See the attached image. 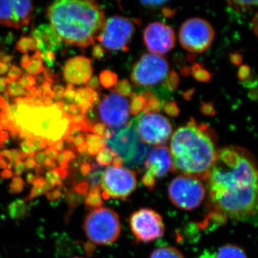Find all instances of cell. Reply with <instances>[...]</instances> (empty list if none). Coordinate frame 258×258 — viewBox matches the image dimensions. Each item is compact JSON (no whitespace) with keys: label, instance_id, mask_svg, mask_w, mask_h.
Returning <instances> with one entry per match:
<instances>
[{"label":"cell","instance_id":"obj_1","mask_svg":"<svg viewBox=\"0 0 258 258\" xmlns=\"http://www.w3.org/2000/svg\"><path fill=\"white\" fill-rule=\"evenodd\" d=\"M210 201L219 215L246 220L257 212V171L248 151L227 147L217 153L208 177Z\"/></svg>","mask_w":258,"mask_h":258},{"label":"cell","instance_id":"obj_2","mask_svg":"<svg viewBox=\"0 0 258 258\" xmlns=\"http://www.w3.org/2000/svg\"><path fill=\"white\" fill-rule=\"evenodd\" d=\"M217 139L207 124H200L193 118L179 127L171 139L172 170L181 175L207 179L216 160Z\"/></svg>","mask_w":258,"mask_h":258},{"label":"cell","instance_id":"obj_3","mask_svg":"<svg viewBox=\"0 0 258 258\" xmlns=\"http://www.w3.org/2000/svg\"><path fill=\"white\" fill-rule=\"evenodd\" d=\"M51 27L62 41L79 47L94 45L104 25V11L96 2L60 0L47 9Z\"/></svg>","mask_w":258,"mask_h":258},{"label":"cell","instance_id":"obj_4","mask_svg":"<svg viewBox=\"0 0 258 258\" xmlns=\"http://www.w3.org/2000/svg\"><path fill=\"white\" fill-rule=\"evenodd\" d=\"M19 129L33 137L55 144L67 139L74 128L72 116L62 109V102L50 106H30L25 104L10 106Z\"/></svg>","mask_w":258,"mask_h":258},{"label":"cell","instance_id":"obj_5","mask_svg":"<svg viewBox=\"0 0 258 258\" xmlns=\"http://www.w3.org/2000/svg\"><path fill=\"white\" fill-rule=\"evenodd\" d=\"M83 229L88 240L98 245H108L119 237L121 225L118 214L111 208L99 207L88 214Z\"/></svg>","mask_w":258,"mask_h":258},{"label":"cell","instance_id":"obj_6","mask_svg":"<svg viewBox=\"0 0 258 258\" xmlns=\"http://www.w3.org/2000/svg\"><path fill=\"white\" fill-rule=\"evenodd\" d=\"M106 142L110 149L130 166L142 164L149 151L139 139L133 120L123 128L113 129V135Z\"/></svg>","mask_w":258,"mask_h":258},{"label":"cell","instance_id":"obj_7","mask_svg":"<svg viewBox=\"0 0 258 258\" xmlns=\"http://www.w3.org/2000/svg\"><path fill=\"white\" fill-rule=\"evenodd\" d=\"M168 195L171 203L184 210L198 208L206 195V188L201 179L195 176H176L168 187Z\"/></svg>","mask_w":258,"mask_h":258},{"label":"cell","instance_id":"obj_8","mask_svg":"<svg viewBox=\"0 0 258 258\" xmlns=\"http://www.w3.org/2000/svg\"><path fill=\"white\" fill-rule=\"evenodd\" d=\"M134 30L131 19L116 15L107 19L96 39L107 50L128 52Z\"/></svg>","mask_w":258,"mask_h":258},{"label":"cell","instance_id":"obj_9","mask_svg":"<svg viewBox=\"0 0 258 258\" xmlns=\"http://www.w3.org/2000/svg\"><path fill=\"white\" fill-rule=\"evenodd\" d=\"M169 70V62L162 56L144 53L134 64L131 79L137 86L152 87L167 78Z\"/></svg>","mask_w":258,"mask_h":258},{"label":"cell","instance_id":"obj_10","mask_svg":"<svg viewBox=\"0 0 258 258\" xmlns=\"http://www.w3.org/2000/svg\"><path fill=\"white\" fill-rule=\"evenodd\" d=\"M215 30L204 19L194 18L186 20L179 30V42L185 50L193 53H203L211 46Z\"/></svg>","mask_w":258,"mask_h":258},{"label":"cell","instance_id":"obj_11","mask_svg":"<svg viewBox=\"0 0 258 258\" xmlns=\"http://www.w3.org/2000/svg\"><path fill=\"white\" fill-rule=\"evenodd\" d=\"M133 121L139 139L149 145L159 147L167 142L172 134L169 120L158 113H142Z\"/></svg>","mask_w":258,"mask_h":258},{"label":"cell","instance_id":"obj_12","mask_svg":"<svg viewBox=\"0 0 258 258\" xmlns=\"http://www.w3.org/2000/svg\"><path fill=\"white\" fill-rule=\"evenodd\" d=\"M101 186L108 198L125 200L137 189V175L123 166H108L102 174Z\"/></svg>","mask_w":258,"mask_h":258},{"label":"cell","instance_id":"obj_13","mask_svg":"<svg viewBox=\"0 0 258 258\" xmlns=\"http://www.w3.org/2000/svg\"><path fill=\"white\" fill-rule=\"evenodd\" d=\"M129 225L132 233L139 242H149L160 238L165 227L162 217L152 209L143 208L131 215Z\"/></svg>","mask_w":258,"mask_h":258},{"label":"cell","instance_id":"obj_14","mask_svg":"<svg viewBox=\"0 0 258 258\" xmlns=\"http://www.w3.org/2000/svg\"><path fill=\"white\" fill-rule=\"evenodd\" d=\"M98 113L102 121L110 128H123L129 122L128 100L115 91H111L99 101Z\"/></svg>","mask_w":258,"mask_h":258},{"label":"cell","instance_id":"obj_15","mask_svg":"<svg viewBox=\"0 0 258 258\" xmlns=\"http://www.w3.org/2000/svg\"><path fill=\"white\" fill-rule=\"evenodd\" d=\"M144 165L146 173L142 182L149 189H153L157 180L161 179L169 171H172V159L169 148L159 146L149 152Z\"/></svg>","mask_w":258,"mask_h":258},{"label":"cell","instance_id":"obj_16","mask_svg":"<svg viewBox=\"0 0 258 258\" xmlns=\"http://www.w3.org/2000/svg\"><path fill=\"white\" fill-rule=\"evenodd\" d=\"M144 40L148 50L152 54L163 55L174 48L175 33L169 25L155 22L148 25L144 32Z\"/></svg>","mask_w":258,"mask_h":258},{"label":"cell","instance_id":"obj_17","mask_svg":"<svg viewBox=\"0 0 258 258\" xmlns=\"http://www.w3.org/2000/svg\"><path fill=\"white\" fill-rule=\"evenodd\" d=\"M33 9L30 1H0V25L16 30L26 26Z\"/></svg>","mask_w":258,"mask_h":258},{"label":"cell","instance_id":"obj_18","mask_svg":"<svg viewBox=\"0 0 258 258\" xmlns=\"http://www.w3.org/2000/svg\"><path fill=\"white\" fill-rule=\"evenodd\" d=\"M92 62L88 57L76 56L67 61L63 70L64 79L69 84H86L92 78Z\"/></svg>","mask_w":258,"mask_h":258},{"label":"cell","instance_id":"obj_19","mask_svg":"<svg viewBox=\"0 0 258 258\" xmlns=\"http://www.w3.org/2000/svg\"><path fill=\"white\" fill-rule=\"evenodd\" d=\"M32 35L36 42V48L42 54H45L47 51L54 52V51L58 50L62 45V40L50 25H40L33 30Z\"/></svg>","mask_w":258,"mask_h":258},{"label":"cell","instance_id":"obj_20","mask_svg":"<svg viewBox=\"0 0 258 258\" xmlns=\"http://www.w3.org/2000/svg\"><path fill=\"white\" fill-rule=\"evenodd\" d=\"M75 91L74 104L79 107L82 114H86L92 109L95 104L99 103V96L96 91L88 88H79Z\"/></svg>","mask_w":258,"mask_h":258},{"label":"cell","instance_id":"obj_21","mask_svg":"<svg viewBox=\"0 0 258 258\" xmlns=\"http://www.w3.org/2000/svg\"><path fill=\"white\" fill-rule=\"evenodd\" d=\"M215 258H247V254L239 246L227 244L222 246L217 251Z\"/></svg>","mask_w":258,"mask_h":258},{"label":"cell","instance_id":"obj_22","mask_svg":"<svg viewBox=\"0 0 258 258\" xmlns=\"http://www.w3.org/2000/svg\"><path fill=\"white\" fill-rule=\"evenodd\" d=\"M86 143L87 144L88 152L91 155H96L106 146V139L104 137H99L94 134L87 135Z\"/></svg>","mask_w":258,"mask_h":258},{"label":"cell","instance_id":"obj_23","mask_svg":"<svg viewBox=\"0 0 258 258\" xmlns=\"http://www.w3.org/2000/svg\"><path fill=\"white\" fill-rule=\"evenodd\" d=\"M149 258H184V255L174 247L165 246L154 249Z\"/></svg>","mask_w":258,"mask_h":258},{"label":"cell","instance_id":"obj_24","mask_svg":"<svg viewBox=\"0 0 258 258\" xmlns=\"http://www.w3.org/2000/svg\"><path fill=\"white\" fill-rule=\"evenodd\" d=\"M191 73L193 77L200 82L208 83L212 77L211 73L205 69L203 64H194L191 69Z\"/></svg>","mask_w":258,"mask_h":258},{"label":"cell","instance_id":"obj_25","mask_svg":"<svg viewBox=\"0 0 258 258\" xmlns=\"http://www.w3.org/2000/svg\"><path fill=\"white\" fill-rule=\"evenodd\" d=\"M99 82L103 88L109 89L114 87L118 83V76L111 71L104 70L100 74Z\"/></svg>","mask_w":258,"mask_h":258},{"label":"cell","instance_id":"obj_26","mask_svg":"<svg viewBox=\"0 0 258 258\" xmlns=\"http://www.w3.org/2000/svg\"><path fill=\"white\" fill-rule=\"evenodd\" d=\"M147 106V101L143 96L139 95H133L132 103L129 106V111L132 115H138L141 112L144 111Z\"/></svg>","mask_w":258,"mask_h":258},{"label":"cell","instance_id":"obj_27","mask_svg":"<svg viewBox=\"0 0 258 258\" xmlns=\"http://www.w3.org/2000/svg\"><path fill=\"white\" fill-rule=\"evenodd\" d=\"M30 76H37L43 72L45 68L42 61L31 60L28 63L22 64Z\"/></svg>","mask_w":258,"mask_h":258},{"label":"cell","instance_id":"obj_28","mask_svg":"<svg viewBox=\"0 0 258 258\" xmlns=\"http://www.w3.org/2000/svg\"><path fill=\"white\" fill-rule=\"evenodd\" d=\"M229 7L240 13L247 12L257 5V1H228Z\"/></svg>","mask_w":258,"mask_h":258},{"label":"cell","instance_id":"obj_29","mask_svg":"<svg viewBox=\"0 0 258 258\" xmlns=\"http://www.w3.org/2000/svg\"><path fill=\"white\" fill-rule=\"evenodd\" d=\"M115 92L123 97L132 96L134 95L132 86L126 79H123L116 83L115 86Z\"/></svg>","mask_w":258,"mask_h":258},{"label":"cell","instance_id":"obj_30","mask_svg":"<svg viewBox=\"0 0 258 258\" xmlns=\"http://www.w3.org/2000/svg\"><path fill=\"white\" fill-rule=\"evenodd\" d=\"M179 83V75L175 71L172 70L168 74L167 78L162 82V86L165 87L168 91H175L176 88H178Z\"/></svg>","mask_w":258,"mask_h":258},{"label":"cell","instance_id":"obj_31","mask_svg":"<svg viewBox=\"0 0 258 258\" xmlns=\"http://www.w3.org/2000/svg\"><path fill=\"white\" fill-rule=\"evenodd\" d=\"M116 157V154L108 148H104L98 153L97 161L99 164L104 166H110L113 157Z\"/></svg>","mask_w":258,"mask_h":258},{"label":"cell","instance_id":"obj_32","mask_svg":"<svg viewBox=\"0 0 258 258\" xmlns=\"http://www.w3.org/2000/svg\"><path fill=\"white\" fill-rule=\"evenodd\" d=\"M162 103L157 96H154L147 101V106L144 110V113H156L160 111Z\"/></svg>","mask_w":258,"mask_h":258},{"label":"cell","instance_id":"obj_33","mask_svg":"<svg viewBox=\"0 0 258 258\" xmlns=\"http://www.w3.org/2000/svg\"><path fill=\"white\" fill-rule=\"evenodd\" d=\"M7 90H8V93H9L10 96L12 97H20L26 96L30 97L28 96V93L26 92L25 90L20 87L18 84V83H12L8 84V86H7Z\"/></svg>","mask_w":258,"mask_h":258},{"label":"cell","instance_id":"obj_34","mask_svg":"<svg viewBox=\"0 0 258 258\" xmlns=\"http://www.w3.org/2000/svg\"><path fill=\"white\" fill-rule=\"evenodd\" d=\"M164 111L166 114L170 115L171 117H176L179 115L180 110L176 102L173 101H168L164 103Z\"/></svg>","mask_w":258,"mask_h":258},{"label":"cell","instance_id":"obj_35","mask_svg":"<svg viewBox=\"0 0 258 258\" xmlns=\"http://www.w3.org/2000/svg\"><path fill=\"white\" fill-rule=\"evenodd\" d=\"M23 76V71L21 69H19L16 66H12L11 69L8 71V79L10 81V83H16L20 78Z\"/></svg>","mask_w":258,"mask_h":258},{"label":"cell","instance_id":"obj_36","mask_svg":"<svg viewBox=\"0 0 258 258\" xmlns=\"http://www.w3.org/2000/svg\"><path fill=\"white\" fill-rule=\"evenodd\" d=\"M140 3L144 8H149V9H158L161 8L163 5L167 4L169 2L165 0H161V1L155 0V1H142Z\"/></svg>","mask_w":258,"mask_h":258},{"label":"cell","instance_id":"obj_37","mask_svg":"<svg viewBox=\"0 0 258 258\" xmlns=\"http://www.w3.org/2000/svg\"><path fill=\"white\" fill-rule=\"evenodd\" d=\"M251 69L249 66L247 64H243V66H240V69L238 70L237 72V78H238L240 81H245L246 80L248 79L249 76H250Z\"/></svg>","mask_w":258,"mask_h":258},{"label":"cell","instance_id":"obj_38","mask_svg":"<svg viewBox=\"0 0 258 258\" xmlns=\"http://www.w3.org/2000/svg\"><path fill=\"white\" fill-rule=\"evenodd\" d=\"M201 111L204 115L208 116H213L216 115V110H215L214 105L212 103H205L203 102L201 105Z\"/></svg>","mask_w":258,"mask_h":258},{"label":"cell","instance_id":"obj_39","mask_svg":"<svg viewBox=\"0 0 258 258\" xmlns=\"http://www.w3.org/2000/svg\"><path fill=\"white\" fill-rule=\"evenodd\" d=\"M17 50L25 55L28 53V37H23L18 40L17 43Z\"/></svg>","mask_w":258,"mask_h":258},{"label":"cell","instance_id":"obj_40","mask_svg":"<svg viewBox=\"0 0 258 258\" xmlns=\"http://www.w3.org/2000/svg\"><path fill=\"white\" fill-rule=\"evenodd\" d=\"M106 125L104 123H97L93 125L91 132L94 134V135L103 137L105 132H106Z\"/></svg>","mask_w":258,"mask_h":258},{"label":"cell","instance_id":"obj_41","mask_svg":"<svg viewBox=\"0 0 258 258\" xmlns=\"http://www.w3.org/2000/svg\"><path fill=\"white\" fill-rule=\"evenodd\" d=\"M92 55L98 60H101L105 55V50L101 45H95L93 47Z\"/></svg>","mask_w":258,"mask_h":258},{"label":"cell","instance_id":"obj_42","mask_svg":"<svg viewBox=\"0 0 258 258\" xmlns=\"http://www.w3.org/2000/svg\"><path fill=\"white\" fill-rule=\"evenodd\" d=\"M230 60L235 66H241L243 61V57L239 52H232L230 54Z\"/></svg>","mask_w":258,"mask_h":258},{"label":"cell","instance_id":"obj_43","mask_svg":"<svg viewBox=\"0 0 258 258\" xmlns=\"http://www.w3.org/2000/svg\"><path fill=\"white\" fill-rule=\"evenodd\" d=\"M44 55V61H45L49 67H52L55 63V54L51 51H47Z\"/></svg>","mask_w":258,"mask_h":258},{"label":"cell","instance_id":"obj_44","mask_svg":"<svg viewBox=\"0 0 258 258\" xmlns=\"http://www.w3.org/2000/svg\"><path fill=\"white\" fill-rule=\"evenodd\" d=\"M86 86H87L86 88H90V89L93 90V91L98 89V88H100L99 79H98L97 76H93V77L91 78V79L89 80V81L86 83Z\"/></svg>","mask_w":258,"mask_h":258},{"label":"cell","instance_id":"obj_45","mask_svg":"<svg viewBox=\"0 0 258 258\" xmlns=\"http://www.w3.org/2000/svg\"><path fill=\"white\" fill-rule=\"evenodd\" d=\"M64 88L62 86H56L53 88L52 91L55 93V98L57 101H60L61 98H63Z\"/></svg>","mask_w":258,"mask_h":258},{"label":"cell","instance_id":"obj_46","mask_svg":"<svg viewBox=\"0 0 258 258\" xmlns=\"http://www.w3.org/2000/svg\"><path fill=\"white\" fill-rule=\"evenodd\" d=\"M176 11V10L171 9V8H169V7H164L162 10H161V13H162L163 16H164V18H171L175 15Z\"/></svg>","mask_w":258,"mask_h":258},{"label":"cell","instance_id":"obj_47","mask_svg":"<svg viewBox=\"0 0 258 258\" xmlns=\"http://www.w3.org/2000/svg\"><path fill=\"white\" fill-rule=\"evenodd\" d=\"M76 88L73 90H64L63 98H66L68 101L74 102L75 96H76Z\"/></svg>","mask_w":258,"mask_h":258},{"label":"cell","instance_id":"obj_48","mask_svg":"<svg viewBox=\"0 0 258 258\" xmlns=\"http://www.w3.org/2000/svg\"><path fill=\"white\" fill-rule=\"evenodd\" d=\"M44 74H45V78L47 82H55V76L52 74L50 69H47L44 70Z\"/></svg>","mask_w":258,"mask_h":258},{"label":"cell","instance_id":"obj_49","mask_svg":"<svg viewBox=\"0 0 258 258\" xmlns=\"http://www.w3.org/2000/svg\"><path fill=\"white\" fill-rule=\"evenodd\" d=\"M18 84L22 88L26 91L28 88V79H27V76H23L20 79L18 80Z\"/></svg>","mask_w":258,"mask_h":258},{"label":"cell","instance_id":"obj_50","mask_svg":"<svg viewBox=\"0 0 258 258\" xmlns=\"http://www.w3.org/2000/svg\"><path fill=\"white\" fill-rule=\"evenodd\" d=\"M242 85L247 88H257L256 87V86H257V80H254V81H253V80L252 79H247L245 81H244V82L242 83Z\"/></svg>","mask_w":258,"mask_h":258},{"label":"cell","instance_id":"obj_51","mask_svg":"<svg viewBox=\"0 0 258 258\" xmlns=\"http://www.w3.org/2000/svg\"><path fill=\"white\" fill-rule=\"evenodd\" d=\"M85 139H86V138H85L83 134H79V135L74 137V142L75 144H76L77 146H80L85 143Z\"/></svg>","mask_w":258,"mask_h":258},{"label":"cell","instance_id":"obj_52","mask_svg":"<svg viewBox=\"0 0 258 258\" xmlns=\"http://www.w3.org/2000/svg\"><path fill=\"white\" fill-rule=\"evenodd\" d=\"M28 49L29 51H34L36 50V42L32 37H28Z\"/></svg>","mask_w":258,"mask_h":258},{"label":"cell","instance_id":"obj_53","mask_svg":"<svg viewBox=\"0 0 258 258\" xmlns=\"http://www.w3.org/2000/svg\"><path fill=\"white\" fill-rule=\"evenodd\" d=\"M7 83L6 78H0V93L5 92L7 89Z\"/></svg>","mask_w":258,"mask_h":258},{"label":"cell","instance_id":"obj_54","mask_svg":"<svg viewBox=\"0 0 258 258\" xmlns=\"http://www.w3.org/2000/svg\"><path fill=\"white\" fill-rule=\"evenodd\" d=\"M9 71V66L8 64L5 63V62L0 61V76L4 75Z\"/></svg>","mask_w":258,"mask_h":258},{"label":"cell","instance_id":"obj_55","mask_svg":"<svg viewBox=\"0 0 258 258\" xmlns=\"http://www.w3.org/2000/svg\"><path fill=\"white\" fill-rule=\"evenodd\" d=\"M257 13H255L252 18V29L255 36H257Z\"/></svg>","mask_w":258,"mask_h":258},{"label":"cell","instance_id":"obj_56","mask_svg":"<svg viewBox=\"0 0 258 258\" xmlns=\"http://www.w3.org/2000/svg\"><path fill=\"white\" fill-rule=\"evenodd\" d=\"M195 89L189 90V91H186V92L182 93L183 96H184V99L189 101L192 98L194 93H195Z\"/></svg>","mask_w":258,"mask_h":258},{"label":"cell","instance_id":"obj_57","mask_svg":"<svg viewBox=\"0 0 258 258\" xmlns=\"http://www.w3.org/2000/svg\"><path fill=\"white\" fill-rule=\"evenodd\" d=\"M27 79H28V89L29 88L34 87V86H35V85H36V80H35V78L32 77V76H27Z\"/></svg>","mask_w":258,"mask_h":258},{"label":"cell","instance_id":"obj_58","mask_svg":"<svg viewBox=\"0 0 258 258\" xmlns=\"http://www.w3.org/2000/svg\"><path fill=\"white\" fill-rule=\"evenodd\" d=\"M190 73H191V69L187 67V66H185V67L182 68V69L181 70V74L183 76H189Z\"/></svg>","mask_w":258,"mask_h":258},{"label":"cell","instance_id":"obj_59","mask_svg":"<svg viewBox=\"0 0 258 258\" xmlns=\"http://www.w3.org/2000/svg\"><path fill=\"white\" fill-rule=\"evenodd\" d=\"M30 60H31V57H30L28 54L24 55L21 59V64L28 63Z\"/></svg>","mask_w":258,"mask_h":258},{"label":"cell","instance_id":"obj_60","mask_svg":"<svg viewBox=\"0 0 258 258\" xmlns=\"http://www.w3.org/2000/svg\"><path fill=\"white\" fill-rule=\"evenodd\" d=\"M13 59V56L12 55H6L4 57L2 58V62H5V63H9L10 62H11L12 60Z\"/></svg>","mask_w":258,"mask_h":258},{"label":"cell","instance_id":"obj_61","mask_svg":"<svg viewBox=\"0 0 258 258\" xmlns=\"http://www.w3.org/2000/svg\"><path fill=\"white\" fill-rule=\"evenodd\" d=\"M249 98H252V100L257 99V88H254V91H251L250 93H249Z\"/></svg>","mask_w":258,"mask_h":258},{"label":"cell","instance_id":"obj_62","mask_svg":"<svg viewBox=\"0 0 258 258\" xmlns=\"http://www.w3.org/2000/svg\"><path fill=\"white\" fill-rule=\"evenodd\" d=\"M8 139V134L4 131H0V140L3 141Z\"/></svg>","mask_w":258,"mask_h":258},{"label":"cell","instance_id":"obj_63","mask_svg":"<svg viewBox=\"0 0 258 258\" xmlns=\"http://www.w3.org/2000/svg\"><path fill=\"white\" fill-rule=\"evenodd\" d=\"M74 258H82V257H74Z\"/></svg>","mask_w":258,"mask_h":258}]
</instances>
